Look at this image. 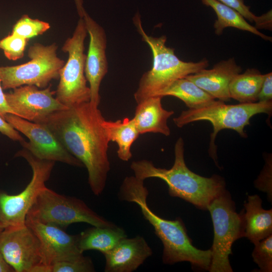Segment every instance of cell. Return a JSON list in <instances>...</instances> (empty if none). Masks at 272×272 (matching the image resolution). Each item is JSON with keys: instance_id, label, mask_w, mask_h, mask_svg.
Returning a JSON list of instances; mask_svg holds the SVG:
<instances>
[{"instance_id": "obj_1", "label": "cell", "mask_w": 272, "mask_h": 272, "mask_svg": "<svg viewBox=\"0 0 272 272\" xmlns=\"http://www.w3.org/2000/svg\"><path fill=\"white\" fill-rule=\"evenodd\" d=\"M104 119L98 106L89 102L55 111L37 122L46 125L86 167L88 183L95 195L104 190L110 169Z\"/></svg>"}, {"instance_id": "obj_2", "label": "cell", "mask_w": 272, "mask_h": 272, "mask_svg": "<svg viewBox=\"0 0 272 272\" xmlns=\"http://www.w3.org/2000/svg\"><path fill=\"white\" fill-rule=\"evenodd\" d=\"M148 194L144 180L134 176L124 178L118 193L121 200L137 204L144 218L153 227L163 245V262L173 264L187 261L193 268L209 270L212 256L211 248L203 250L194 247L180 218L168 220L154 213L147 203Z\"/></svg>"}, {"instance_id": "obj_3", "label": "cell", "mask_w": 272, "mask_h": 272, "mask_svg": "<svg viewBox=\"0 0 272 272\" xmlns=\"http://www.w3.org/2000/svg\"><path fill=\"white\" fill-rule=\"evenodd\" d=\"M184 152V142L180 137L175 145V160L171 168L156 167L147 160L133 161L130 168L137 178L143 180L161 179L167 183L170 196L182 198L200 210H208L211 202L226 189L225 180L218 175L205 177L191 171L185 164Z\"/></svg>"}, {"instance_id": "obj_4", "label": "cell", "mask_w": 272, "mask_h": 272, "mask_svg": "<svg viewBox=\"0 0 272 272\" xmlns=\"http://www.w3.org/2000/svg\"><path fill=\"white\" fill-rule=\"evenodd\" d=\"M133 22L143 40L149 46L153 55L152 67L142 75L134 94L137 103L151 97L159 96L175 81L208 66L209 61L206 58L198 62L180 60L174 49L166 45L165 35L158 37L148 35L142 27L139 14L135 15Z\"/></svg>"}, {"instance_id": "obj_5", "label": "cell", "mask_w": 272, "mask_h": 272, "mask_svg": "<svg viewBox=\"0 0 272 272\" xmlns=\"http://www.w3.org/2000/svg\"><path fill=\"white\" fill-rule=\"evenodd\" d=\"M271 111L272 100L234 105L226 104L218 100L206 106L182 111L173 121L179 128L198 121H208L211 123L213 131L211 133L208 152L219 167L217 147L215 141L219 131L224 129H230L236 131L241 137L246 138L247 134L244 129L250 124L251 118L260 113L271 115Z\"/></svg>"}, {"instance_id": "obj_6", "label": "cell", "mask_w": 272, "mask_h": 272, "mask_svg": "<svg viewBox=\"0 0 272 272\" xmlns=\"http://www.w3.org/2000/svg\"><path fill=\"white\" fill-rule=\"evenodd\" d=\"M214 228L211 248L210 272H232L229 260L232 246L239 238L244 237V210L236 212L234 201L226 189L209 204Z\"/></svg>"}, {"instance_id": "obj_7", "label": "cell", "mask_w": 272, "mask_h": 272, "mask_svg": "<svg viewBox=\"0 0 272 272\" xmlns=\"http://www.w3.org/2000/svg\"><path fill=\"white\" fill-rule=\"evenodd\" d=\"M87 34L85 22L80 18L72 36L61 47L62 51L68 54V58L60 70L55 98L67 108L90 101V90L85 74V40Z\"/></svg>"}, {"instance_id": "obj_8", "label": "cell", "mask_w": 272, "mask_h": 272, "mask_svg": "<svg viewBox=\"0 0 272 272\" xmlns=\"http://www.w3.org/2000/svg\"><path fill=\"white\" fill-rule=\"evenodd\" d=\"M26 218L62 228L76 223L102 227L115 225L93 211L82 200L60 194L46 186L39 193Z\"/></svg>"}, {"instance_id": "obj_9", "label": "cell", "mask_w": 272, "mask_h": 272, "mask_svg": "<svg viewBox=\"0 0 272 272\" xmlns=\"http://www.w3.org/2000/svg\"><path fill=\"white\" fill-rule=\"evenodd\" d=\"M55 43L44 45L35 43L28 50L30 60L13 66H0V79L4 90L25 86L45 88L53 80L59 79L60 69L65 63L57 56Z\"/></svg>"}, {"instance_id": "obj_10", "label": "cell", "mask_w": 272, "mask_h": 272, "mask_svg": "<svg viewBox=\"0 0 272 272\" xmlns=\"http://www.w3.org/2000/svg\"><path fill=\"white\" fill-rule=\"evenodd\" d=\"M15 157H22L32 170L31 180L21 192L10 194L0 191V222L4 228L25 224L27 214L40 191L46 187L55 162L41 159L26 148L18 151Z\"/></svg>"}, {"instance_id": "obj_11", "label": "cell", "mask_w": 272, "mask_h": 272, "mask_svg": "<svg viewBox=\"0 0 272 272\" xmlns=\"http://www.w3.org/2000/svg\"><path fill=\"white\" fill-rule=\"evenodd\" d=\"M5 119L28 138V142L24 140L20 144L38 158L75 167L84 166L64 147L46 125L10 113L6 115Z\"/></svg>"}, {"instance_id": "obj_12", "label": "cell", "mask_w": 272, "mask_h": 272, "mask_svg": "<svg viewBox=\"0 0 272 272\" xmlns=\"http://www.w3.org/2000/svg\"><path fill=\"white\" fill-rule=\"evenodd\" d=\"M0 252L15 272H31L43 263L39 241L26 224L4 228L0 234Z\"/></svg>"}, {"instance_id": "obj_13", "label": "cell", "mask_w": 272, "mask_h": 272, "mask_svg": "<svg viewBox=\"0 0 272 272\" xmlns=\"http://www.w3.org/2000/svg\"><path fill=\"white\" fill-rule=\"evenodd\" d=\"M55 91L49 85L39 89L35 86L25 85L5 93L8 104L14 114L30 121L37 122L50 114L67 107L53 95Z\"/></svg>"}, {"instance_id": "obj_14", "label": "cell", "mask_w": 272, "mask_h": 272, "mask_svg": "<svg viewBox=\"0 0 272 272\" xmlns=\"http://www.w3.org/2000/svg\"><path fill=\"white\" fill-rule=\"evenodd\" d=\"M82 18L89 36L85 74L90 90V102L99 106L101 100L99 93L100 85L108 70L106 53L107 36L104 28L92 18L86 11Z\"/></svg>"}, {"instance_id": "obj_15", "label": "cell", "mask_w": 272, "mask_h": 272, "mask_svg": "<svg viewBox=\"0 0 272 272\" xmlns=\"http://www.w3.org/2000/svg\"><path fill=\"white\" fill-rule=\"evenodd\" d=\"M25 224L39 241L43 264L51 266L55 262L83 254L78 247L77 235H70L56 225L28 218Z\"/></svg>"}, {"instance_id": "obj_16", "label": "cell", "mask_w": 272, "mask_h": 272, "mask_svg": "<svg viewBox=\"0 0 272 272\" xmlns=\"http://www.w3.org/2000/svg\"><path fill=\"white\" fill-rule=\"evenodd\" d=\"M242 70L235 58H230L217 63L211 69H204L185 78L215 99L225 102L231 99L229 94L231 82Z\"/></svg>"}, {"instance_id": "obj_17", "label": "cell", "mask_w": 272, "mask_h": 272, "mask_svg": "<svg viewBox=\"0 0 272 272\" xmlns=\"http://www.w3.org/2000/svg\"><path fill=\"white\" fill-rule=\"evenodd\" d=\"M144 238L138 235L122 239L111 250L103 254L105 272H131L152 255Z\"/></svg>"}, {"instance_id": "obj_18", "label": "cell", "mask_w": 272, "mask_h": 272, "mask_svg": "<svg viewBox=\"0 0 272 272\" xmlns=\"http://www.w3.org/2000/svg\"><path fill=\"white\" fill-rule=\"evenodd\" d=\"M162 98L153 96L137 103L133 119L140 134L152 132L170 135L167 120L174 112L163 107Z\"/></svg>"}, {"instance_id": "obj_19", "label": "cell", "mask_w": 272, "mask_h": 272, "mask_svg": "<svg viewBox=\"0 0 272 272\" xmlns=\"http://www.w3.org/2000/svg\"><path fill=\"white\" fill-rule=\"evenodd\" d=\"M262 202L255 194L244 204V237L253 244L272 234V209H264Z\"/></svg>"}, {"instance_id": "obj_20", "label": "cell", "mask_w": 272, "mask_h": 272, "mask_svg": "<svg viewBox=\"0 0 272 272\" xmlns=\"http://www.w3.org/2000/svg\"><path fill=\"white\" fill-rule=\"evenodd\" d=\"M126 237L124 230L116 225L107 227L93 226L77 235L78 245L82 253L94 250L104 254Z\"/></svg>"}, {"instance_id": "obj_21", "label": "cell", "mask_w": 272, "mask_h": 272, "mask_svg": "<svg viewBox=\"0 0 272 272\" xmlns=\"http://www.w3.org/2000/svg\"><path fill=\"white\" fill-rule=\"evenodd\" d=\"M102 126L108 141L117 144L118 158L128 161L132 157L131 146L140 134L133 118L126 117L114 121L104 119Z\"/></svg>"}, {"instance_id": "obj_22", "label": "cell", "mask_w": 272, "mask_h": 272, "mask_svg": "<svg viewBox=\"0 0 272 272\" xmlns=\"http://www.w3.org/2000/svg\"><path fill=\"white\" fill-rule=\"evenodd\" d=\"M202 3L212 8L216 14L217 19L214 24L215 33L222 34L224 29L233 27L248 31L262 39L271 41V37L266 36L251 25L236 10L217 0H201Z\"/></svg>"}, {"instance_id": "obj_23", "label": "cell", "mask_w": 272, "mask_h": 272, "mask_svg": "<svg viewBox=\"0 0 272 272\" xmlns=\"http://www.w3.org/2000/svg\"><path fill=\"white\" fill-rule=\"evenodd\" d=\"M264 75L255 69H248L237 75L229 85V94L241 103L257 102V97L264 80Z\"/></svg>"}, {"instance_id": "obj_24", "label": "cell", "mask_w": 272, "mask_h": 272, "mask_svg": "<svg viewBox=\"0 0 272 272\" xmlns=\"http://www.w3.org/2000/svg\"><path fill=\"white\" fill-rule=\"evenodd\" d=\"M170 96L182 100L189 109L210 105L216 99L186 78L178 79L163 91L159 96Z\"/></svg>"}, {"instance_id": "obj_25", "label": "cell", "mask_w": 272, "mask_h": 272, "mask_svg": "<svg viewBox=\"0 0 272 272\" xmlns=\"http://www.w3.org/2000/svg\"><path fill=\"white\" fill-rule=\"evenodd\" d=\"M50 28V24L39 19H33L23 15L13 26L11 33L27 40L42 35Z\"/></svg>"}, {"instance_id": "obj_26", "label": "cell", "mask_w": 272, "mask_h": 272, "mask_svg": "<svg viewBox=\"0 0 272 272\" xmlns=\"http://www.w3.org/2000/svg\"><path fill=\"white\" fill-rule=\"evenodd\" d=\"M252 253L253 261L259 271H272V234L254 244Z\"/></svg>"}, {"instance_id": "obj_27", "label": "cell", "mask_w": 272, "mask_h": 272, "mask_svg": "<svg viewBox=\"0 0 272 272\" xmlns=\"http://www.w3.org/2000/svg\"><path fill=\"white\" fill-rule=\"evenodd\" d=\"M28 40L11 33L0 40V49L5 56L11 60H17L22 58Z\"/></svg>"}, {"instance_id": "obj_28", "label": "cell", "mask_w": 272, "mask_h": 272, "mask_svg": "<svg viewBox=\"0 0 272 272\" xmlns=\"http://www.w3.org/2000/svg\"><path fill=\"white\" fill-rule=\"evenodd\" d=\"M51 272H93L95 268L91 259L82 254L75 258L55 262Z\"/></svg>"}, {"instance_id": "obj_29", "label": "cell", "mask_w": 272, "mask_h": 272, "mask_svg": "<svg viewBox=\"0 0 272 272\" xmlns=\"http://www.w3.org/2000/svg\"><path fill=\"white\" fill-rule=\"evenodd\" d=\"M255 187L258 190L267 193L268 200L271 202V161H266V164L257 179L255 181Z\"/></svg>"}, {"instance_id": "obj_30", "label": "cell", "mask_w": 272, "mask_h": 272, "mask_svg": "<svg viewBox=\"0 0 272 272\" xmlns=\"http://www.w3.org/2000/svg\"><path fill=\"white\" fill-rule=\"evenodd\" d=\"M238 12L245 19L249 22H253L256 17L252 13L249 6H246L243 0H217Z\"/></svg>"}, {"instance_id": "obj_31", "label": "cell", "mask_w": 272, "mask_h": 272, "mask_svg": "<svg viewBox=\"0 0 272 272\" xmlns=\"http://www.w3.org/2000/svg\"><path fill=\"white\" fill-rule=\"evenodd\" d=\"M0 132L9 139L20 143L25 140L5 119L0 115Z\"/></svg>"}, {"instance_id": "obj_32", "label": "cell", "mask_w": 272, "mask_h": 272, "mask_svg": "<svg viewBox=\"0 0 272 272\" xmlns=\"http://www.w3.org/2000/svg\"><path fill=\"white\" fill-rule=\"evenodd\" d=\"M272 73L264 74V80L257 97V101L272 100Z\"/></svg>"}, {"instance_id": "obj_33", "label": "cell", "mask_w": 272, "mask_h": 272, "mask_svg": "<svg viewBox=\"0 0 272 272\" xmlns=\"http://www.w3.org/2000/svg\"><path fill=\"white\" fill-rule=\"evenodd\" d=\"M253 22L254 27L257 30L265 29L269 31L272 30V11L269 10L266 13L261 16H256Z\"/></svg>"}, {"instance_id": "obj_34", "label": "cell", "mask_w": 272, "mask_h": 272, "mask_svg": "<svg viewBox=\"0 0 272 272\" xmlns=\"http://www.w3.org/2000/svg\"><path fill=\"white\" fill-rule=\"evenodd\" d=\"M2 87V82L0 79V115L5 118V116L7 114H13L14 113L9 106L7 101L5 93L4 92ZM15 115V114H14Z\"/></svg>"}, {"instance_id": "obj_35", "label": "cell", "mask_w": 272, "mask_h": 272, "mask_svg": "<svg viewBox=\"0 0 272 272\" xmlns=\"http://www.w3.org/2000/svg\"><path fill=\"white\" fill-rule=\"evenodd\" d=\"M0 272H15L14 269L6 262L1 252Z\"/></svg>"}, {"instance_id": "obj_36", "label": "cell", "mask_w": 272, "mask_h": 272, "mask_svg": "<svg viewBox=\"0 0 272 272\" xmlns=\"http://www.w3.org/2000/svg\"><path fill=\"white\" fill-rule=\"evenodd\" d=\"M75 2L80 18H82L84 14L86 12L83 6V0H75Z\"/></svg>"}, {"instance_id": "obj_37", "label": "cell", "mask_w": 272, "mask_h": 272, "mask_svg": "<svg viewBox=\"0 0 272 272\" xmlns=\"http://www.w3.org/2000/svg\"><path fill=\"white\" fill-rule=\"evenodd\" d=\"M4 228H5L3 226V225L0 222V234L2 233V232L3 231Z\"/></svg>"}]
</instances>
